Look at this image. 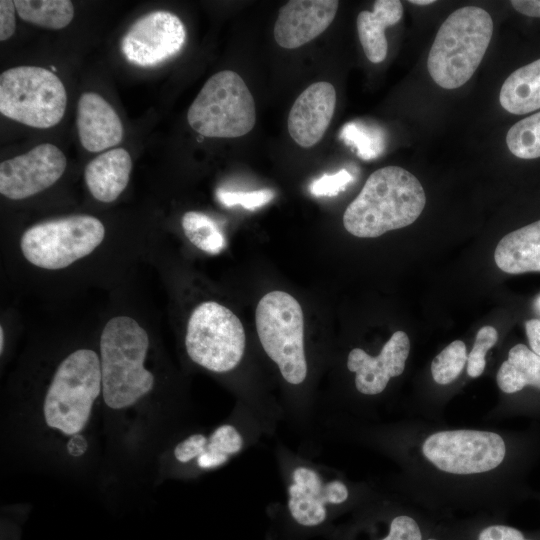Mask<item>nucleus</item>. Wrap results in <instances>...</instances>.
I'll return each mask as SVG.
<instances>
[{
  "label": "nucleus",
  "mask_w": 540,
  "mask_h": 540,
  "mask_svg": "<svg viewBox=\"0 0 540 540\" xmlns=\"http://www.w3.org/2000/svg\"><path fill=\"white\" fill-rule=\"evenodd\" d=\"M406 439L414 500L432 508L492 507L504 495L513 446L502 432L413 422Z\"/></svg>",
  "instance_id": "nucleus-1"
},
{
  "label": "nucleus",
  "mask_w": 540,
  "mask_h": 540,
  "mask_svg": "<svg viewBox=\"0 0 540 540\" xmlns=\"http://www.w3.org/2000/svg\"><path fill=\"white\" fill-rule=\"evenodd\" d=\"M100 396L99 355L91 349H78L67 355L57 366L45 392L41 419L50 433L66 443L72 457H81L87 451L84 433Z\"/></svg>",
  "instance_id": "nucleus-2"
},
{
  "label": "nucleus",
  "mask_w": 540,
  "mask_h": 540,
  "mask_svg": "<svg viewBox=\"0 0 540 540\" xmlns=\"http://www.w3.org/2000/svg\"><path fill=\"white\" fill-rule=\"evenodd\" d=\"M426 204L419 180L399 166L374 171L343 214L344 228L359 238H375L407 227Z\"/></svg>",
  "instance_id": "nucleus-3"
},
{
  "label": "nucleus",
  "mask_w": 540,
  "mask_h": 540,
  "mask_svg": "<svg viewBox=\"0 0 540 540\" xmlns=\"http://www.w3.org/2000/svg\"><path fill=\"white\" fill-rule=\"evenodd\" d=\"M149 349L146 330L129 316H116L100 336L102 399L107 408L135 407L153 389L155 377L145 367Z\"/></svg>",
  "instance_id": "nucleus-4"
},
{
  "label": "nucleus",
  "mask_w": 540,
  "mask_h": 540,
  "mask_svg": "<svg viewBox=\"0 0 540 540\" xmlns=\"http://www.w3.org/2000/svg\"><path fill=\"white\" fill-rule=\"evenodd\" d=\"M490 14L477 6L452 12L441 24L430 48L427 69L444 89L464 85L480 65L493 34Z\"/></svg>",
  "instance_id": "nucleus-5"
},
{
  "label": "nucleus",
  "mask_w": 540,
  "mask_h": 540,
  "mask_svg": "<svg viewBox=\"0 0 540 540\" xmlns=\"http://www.w3.org/2000/svg\"><path fill=\"white\" fill-rule=\"evenodd\" d=\"M190 127L211 138H237L256 122L253 96L239 74L223 70L203 85L187 112Z\"/></svg>",
  "instance_id": "nucleus-6"
},
{
  "label": "nucleus",
  "mask_w": 540,
  "mask_h": 540,
  "mask_svg": "<svg viewBox=\"0 0 540 540\" xmlns=\"http://www.w3.org/2000/svg\"><path fill=\"white\" fill-rule=\"evenodd\" d=\"M66 106L62 81L46 68L18 66L0 75V112L9 119L46 129L62 120Z\"/></svg>",
  "instance_id": "nucleus-7"
},
{
  "label": "nucleus",
  "mask_w": 540,
  "mask_h": 540,
  "mask_svg": "<svg viewBox=\"0 0 540 540\" xmlns=\"http://www.w3.org/2000/svg\"><path fill=\"white\" fill-rule=\"evenodd\" d=\"M255 322L260 343L290 384L307 376L304 351V317L299 302L284 291L265 294L256 307Z\"/></svg>",
  "instance_id": "nucleus-8"
},
{
  "label": "nucleus",
  "mask_w": 540,
  "mask_h": 540,
  "mask_svg": "<svg viewBox=\"0 0 540 540\" xmlns=\"http://www.w3.org/2000/svg\"><path fill=\"white\" fill-rule=\"evenodd\" d=\"M103 223L90 215H72L37 223L22 234L20 247L31 264L49 270L68 267L103 241Z\"/></svg>",
  "instance_id": "nucleus-9"
},
{
  "label": "nucleus",
  "mask_w": 540,
  "mask_h": 540,
  "mask_svg": "<svg viewBox=\"0 0 540 540\" xmlns=\"http://www.w3.org/2000/svg\"><path fill=\"white\" fill-rule=\"evenodd\" d=\"M185 346L193 362L209 371L225 373L242 360L245 331L230 309L214 301L203 302L188 320Z\"/></svg>",
  "instance_id": "nucleus-10"
},
{
  "label": "nucleus",
  "mask_w": 540,
  "mask_h": 540,
  "mask_svg": "<svg viewBox=\"0 0 540 540\" xmlns=\"http://www.w3.org/2000/svg\"><path fill=\"white\" fill-rule=\"evenodd\" d=\"M186 41V30L174 13L157 10L137 19L121 40L125 59L140 67H155L176 56Z\"/></svg>",
  "instance_id": "nucleus-11"
},
{
  "label": "nucleus",
  "mask_w": 540,
  "mask_h": 540,
  "mask_svg": "<svg viewBox=\"0 0 540 540\" xmlns=\"http://www.w3.org/2000/svg\"><path fill=\"white\" fill-rule=\"evenodd\" d=\"M67 166L64 153L51 143L35 146L25 154L0 164V193L12 200L31 197L52 186Z\"/></svg>",
  "instance_id": "nucleus-12"
},
{
  "label": "nucleus",
  "mask_w": 540,
  "mask_h": 540,
  "mask_svg": "<svg viewBox=\"0 0 540 540\" xmlns=\"http://www.w3.org/2000/svg\"><path fill=\"white\" fill-rule=\"evenodd\" d=\"M410 347L408 335L396 331L377 356H371L361 348L352 349L348 354L347 368L355 373L357 391L367 396L382 393L392 378L404 372Z\"/></svg>",
  "instance_id": "nucleus-13"
},
{
  "label": "nucleus",
  "mask_w": 540,
  "mask_h": 540,
  "mask_svg": "<svg viewBox=\"0 0 540 540\" xmlns=\"http://www.w3.org/2000/svg\"><path fill=\"white\" fill-rule=\"evenodd\" d=\"M288 489V508L293 519L303 526H316L326 519V504H342L349 497L340 480L323 484L319 475L307 467H297Z\"/></svg>",
  "instance_id": "nucleus-14"
},
{
  "label": "nucleus",
  "mask_w": 540,
  "mask_h": 540,
  "mask_svg": "<svg viewBox=\"0 0 540 540\" xmlns=\"http://www.w3.org/2000/svg\"><path fill=\"white\" fill-rule=\"evenodd\" d=\"M336 0H291L280 9L274 25L277 44L295 49L323 33L334 20Z\"/></svg>",
  "instance_id": "nucleus-15"
},
{
  "label": "nucleus",
  "mask_w": 540,
  "mask_h": 540,
  "mask_svg": "<svg viewBox=\"0 0 540 540\" xmlns=\"http://www.w3.org/2000/svg\"><path fill=\"white\" fill-rule=\"evenodd\" d=\"M336 106L334 86L325 81L309 85L293 103L287 127L291 138L301 147L310 148L324 136Z\"/></svg>",
  "instance_id": "nucleus-16"
},
{
  "label": "nucleus",
  "mask_w": 540,
  "mask_h": 540,
  "mask_svg": "<svg viewBox=\"0 0 540 540\" xmlns=\"http://www.w3.org/2000/svg\"><path fill=\"white\" fill-rule=\"evenodd\" d=\"M76 126L81 145L90 152L112 148L123 139L121 119L114 108L95 92H85L79 97Z\"/></svg>",
  "instance_id": "nucleus-17"
},
{
  "label": "nucleus",
  "mask_w": 540,
  "mask_h": 540,
  "mask_svg": "<svg viewBox=\"0 0 540 540\" xmlns=\"http://www.w3.org/2000/svg\"><path fill=\"white\" fill-rule=\"evenodd\" d=\"M131 171L129 152L124 148H114L92 159L85 167L84 178L92 196L109 203L125 190Z\"/></svg>",
  "instance_id": "nucleus-18"
},
{
  "label": "nucleus",
  "mask_w": 540,
  "mask_h": 540,
  "mask_svg": "<svg viewBox=\"0 0 540 540\" xmlns=\"http://www.w3.org/2000/svg\"><path fill=\"white\" fill-rule=\"evenodd\" d=\"M494 259L498 268L509 274L540 272V220L502 237Z\"/></svg>",
  "instance_id": "nucleus-19"
},
{
  "label": "nucleus",
  "mask_w": 540,
  "mask_h": 540,
  "mask_svg": "<svg viewBox=\"0 0 540 540\" xmlns=\"http://www.w3.org/2000/svg\"><path fill=\"white\" fill-rule=\"evenodd\" d=\"M403 5L399 0H377L372 11H361L357 16V32L363 51L372 63L382 62L387 55L385 29L400 21Z\"/></svg>",
  "instance_id": "nucleus-20"
},
{
  "label": "nucleus",
  "mask_w": 540,
  "mask_h": 540,
  "mask_svg": "<svg viewBox=\"0 0 540 540\" xmlns=\"http://www.w3.org/2000/svg\"><path fill=\"white\" fill-rule=\"evenodd\" d=\"M499 101L503 109L515 115L540 109V59L516 69L506 78Z\"/></svg>",
  "instance_id": "nucleus-21"
},
{
  "label": "nucleus",
  "mask_w": 540,
  "mask_h": 540,
  "mask_svg": "<svg viewBox=\"0 0 540 540\" xmlns=\"http://www.w3.org/2000/svg\"><path fill=\"white\" fill-rule=\"evenodd\" d=\"M496 383L507 395L519 393L526 387L540 390V356L525 344L514 345L497 371Z\"/></svg>",
  "instance_id": "nucleus-22"
},
{
  "label": "nucleus",
  "mask_w": 540,
  "mask_h": 540,
  "mask_svg": "<svg viewBox=\"0 0 540 540\" xmlns=\"http://www.w3.org/2000/svg\"><path fill=\"white\" fill-rule=\"evenodd\" d=\"M14 4L22 20L46 29H62L74 17V6L69 0H15Z\"/></svg>",
  "instance_id": "nucleus-23"
},
{
  "label": "nucleus",
  "mask_w": 540,
  "mask_h": 540,
  "mask_svg": "<svg viewBox=\"0 0 540 540\" xmlns=\"http://www.w3.org/2000/svg\"><path fill=\"white\" fill-rule=\"evenodd\" d=\"M181 225L188 240L208 254H219L226 246L225 237L217 223L204 213L186 212L182 216Z\"/></svg>",
  "instance_id": "nucleus-24"
},
{
  "label": "nucleus",
  "mask_w": 540,
  "mask_h": 540,
  "mask_svg": "<svg viewBox=\"0 0 540 540\" xmlns=\"http://www.w3.org/2000/svg\"><path fill=\"white\" fill-rule=\"evenodd\" d=\"M242 446L243 438L239 431L232 425H221L207 438L196 463L202 469L218 467L227 462L230 455L239 452Z\"/></svg>",
  "instance_id": "nucleus-25"
},
{
  "label": "nucleus",
  "mask_w": 540,
  "mask_h": 540,
  "mask_svg": "<svg viewBox=\"0 0 540 540\" xmlns=\"http://www.w3.org/2000/svg\"><path fill=\"white\" fill-rule=\"evenodd\" d=\"M509 151L521 159L540 157V112L515 123L506 135Z\"/></svg>",
  "instance_id": "nucleus-26"
},
{
  "label": "nucleus",
  "mask_w": 540,
  "mask_h": 540,
  "mask_svg": "<svg viewBox=\"0 0 540 540\" xmlns=\"http://www.w3.org/2000/svg\"><path fill=\"white\" fill-rule=\"evenodd\" d=\"M468 353L461 340H455L437 354L431 362L433 381L441 386L453 383L467 365Z\"/></svg>",
  "instance_id": "nucleus-27"
},
{
  "label": "nucleus",
  "mask_w": 540,
  "mask_h": 540,
  "mask_svg": "<svg viewBox=\"0 0 540 540\" xmlns=\"http://www.w3.org/2000/svg\"><path fill=\"white\" fill-rule=\"evenodd\" d=\"M340 137L347 145L355 148L362 159L377 157L384 147L381 132L361 123L345 124Z\"/></svg>",
  "instance_id": "nucleus-28"
},
{
  "label": "nucleus",
  "mask_w": 540,
  "mask_h": 540,
  "mask_svg": "<svg viewBox=\"0 0 540 540\" xmlns=\"http://www.w3.org/2000/svg\"><path fill=\"white\" fill-rule=\"evenodd\" d=\"M498 333L492 326H483L476 334L468 354L466 371L471 378L480 377L486 367V354L497 343Z\"/></svg>",
  "instance_id": "nucleus-29"
},
{
  "label": "nucleus",
  "mask_w": 540,
  "mask_h": 540,
  "mask_svg": "<svg viewBox=\"0 0 540 540\" xmlns=\"http://www.w3.org/2000/svg\"><path fill=\"white\" fill-rule=\"evenodd\" d=\"M275 196L274 191L262 189L256 191H226L218 190V200L227 207L240 205L245 209L254 210L269 203Z\"/></svg>",
  "instance_id": "nucleus-30"
},
{
  "label": "nucleus",
  "mask_w": 540,
  "mask_h": 540,
  "mask_svg": "<svg viewBox=\"0 0 540 540\" xmlns=\"http://www.w3.org/2000/svg\"><path fill=\"white\" fill-rule=\"evenodd\" d=\"M381 540H424V532L414 515L399 514L391 520L388 534Z\"/></svg>",
  "instance_id": "nucleus-31"
},
{
  "label": "nucleus",
  "mask_w": 540,
  "mask_h": 540,
  "mask_svg": "<svg viewBox=\"0 0 540 540\" xmlns=\"http://www.w3.org/2000/svg\"><path fill=\"white\" fill-rule=\"evenodd\" d=\"M353 181V176L346 169H341L334 174H324L320 178L315 179L309 185V191L312 195L321 196H336L341 191H344L346 186Z\"/></svg>",
  "instance_id": "nucleus-32"
},
{
  "label": "nucleus",
  "mask_w": 540,
  "mask_h": 540,
  "mask_svg": "<svg viewBox=\"0 0 540 540\" xmlns=\"http://www.w3.org/2000/svg\"><path fill=\"white\" fill-rule=\"evenodd\" d=\"M476 540H530L517 528L505 524L491 523L483 526Z\"/></svg>",
  "instance_id": "nucleus-33"
},
{
  "label": "nucleus",
  "mask_w": 540,
  "mask_h": 540,
  "mask_svg": "<svg viewBox=\"0 0 540 540\" xmlns=\"http://www.w3.org/2000/svg\"><path fill=\"white\" fill-rule=\"evenodd\" d=\"M206 436L200 433H195L181 441L174 448V457L181 463H188L197 458L207 441Z\"/></svg>",
  "instance_id": "nucleus-34"
},
{
  "label": "nucleus",
  "mask_w": 540,
  "mask_h": 540,
  "mask_svg": "<svg viewBox=\"0 0 540 540\" xmlns=\"http://www.w3.org/2000/svg\"><path fill=\"white\" fill-rule=\"evenodd\" d=\"M16 7L14 1L1 0L0 1V40L5 41L9 39L15 32L16 19H15Z\"/></svg>",
  "instance_id": "nucleus-35"
},
{
  "label": "nucleus",
  "mask_w": 540,
  "mask_h": 540,
  "mask_svg": "<svg viewBox=\"0 0 540 540\" xmlns=\"http://www.w3.org/2000/svg\"><path fill=\"white\" fill-rule=\"evenodd\" d=\"M530 349L540 356V319H530L525 323Z\"/></svg>",
  "instance_id": "nucleus-36"
},
{
  "label": "nucleus",
  "mask_w": 540,
  "mask_h": 540,
  "mask_svg": "<svg viewBox=\"0 0 540 540\" xmlns=\"http://www.w3.org/2000/svg\"><path fill=\"white\" fill-rule=\"evenodd\" d=\"M512 7L529 17H540V0H512Z\"/></svg>",
  "instance_id": "nucleus-37"
},
{
  "label": "nucleus",
  "mask_w": 540,
  "mask_h": 540,
  "mask_svg": "<svg viewBox=\"0 0 540 540\" xmlns=\"http://www.w3.org/2000/svg\"><path fill=\"white\" fill-rule=\"evenodd\" d=\"M409 2L415 5H429V4L434 3L435 1L434 0H410Z\"/></svg>",
  "instance_id": "nucleus-38"
},
{
  "label": "nucleus",
  "mask_w": 540,
  "mask_h": 540,
  "mask_svg": "<svg viewBox=\"0 0 540 540\" xmlns=\"http://www.w3.org/2000/svg\"><path fill=\"white\" fill-rule=\"evenodd\" d=\"M3 349H4V331H3V327L1 326L0 327V351H1V353L3 352Z\"/></svg>",
  "instance_id": "nucleus-39"
},
{
  "label": "nucleus",
  "mask_w": 540,
  "mask_h": 540,
  "mask_svg": "<svg viewBox=\"0 0 540 540\" xmlns=\"http://www.w3.org/2000/svg\"><path fill=\"white\" fill-rule=\"evenodd\" d=\"M424 540H440V539L436 537H427V538H424Z\"/></svg>",
  "instance_id": "nucleus-40"
},
{
  "label": "nucleus",
  "mask_w": 540,
  "mask_h": 540,
  "mask_svg": "<svg viewBox=\"0 0 540 540\" xmlns=\"http://www.w3.org/2000/svg\"><path fill=\"white\" fill-rule=\"evenodd\" d=\"M536 305L540 309V296L536 300Z\"/></svg>",
  "instance_id": "nucleus-41"
}]
</instances>
